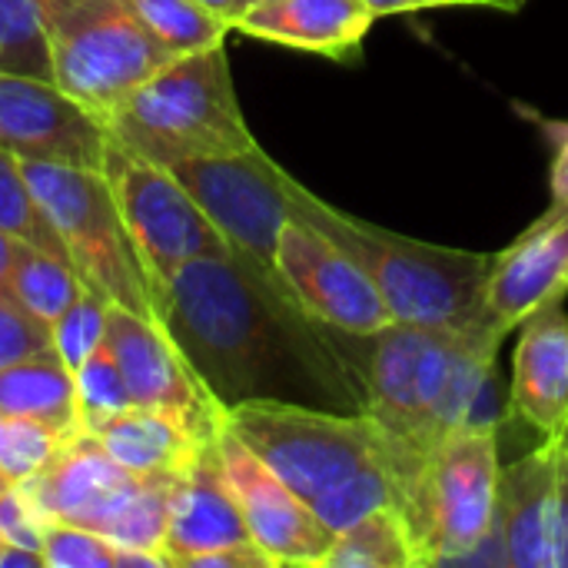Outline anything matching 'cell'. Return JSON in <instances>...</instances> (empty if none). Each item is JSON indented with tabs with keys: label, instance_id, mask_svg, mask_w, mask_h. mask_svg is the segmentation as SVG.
Masks as SVG:
<instances>
[{
	"label": "cell",
	"instance_id": "1",
	"mask_svg": "<svg viewBox=\"0 0 568 568\" xmlns=\"http://www.w3.org/2000/svg\"><path fill=\"white\" fill-rule=\"evenodd\" d=\"M160 323L223 409L250 399L366 413V393L329 326L246 263L200 256L173 273Z\"/></svg>",
	"mask_w": 568,
	"mask_h": 568
},
{
	"label": "cell",
	"instance_id": "2",
	"mask_svg": "<svg viewBox=\"0 0 568 568\" xmlns=\"http://www.w3.org/2000/svg\"><path fill=\"white\" fill-rule=\"evenodd\" d=\"M329 333L363 383L366 413L383 433L386 466L403 499L436 446L456 433L453 369L463 333L413 323H393L366 336Z\"/></svg>",
	"mask_w": 568,
	"mask_h": 568
},
{
	"label": "cell",
	"instance_id": "3",
	"mask_svg": "<svg viewBox=\"0 0 568 568\" xmlns=\"http://www.w3.org/2000/svg\"><path fill=\"white\" fill-rule=\"evenodd\" d=\"M283 190L290 200V216L310 223L346 256H353L379 286L396 323L463 333L479 320L496 253L399 236L329 206L290 173H283Z\"/></svg>",
	"mask_w": 568,
	"mask_h": 568
},
{
	"label": "cell",
	"instance_id": "4",
	"mask_svg": "<svg viewBox=\"0 0 568 568\" xmlns=\"http://www.w3.org/2000/svg\"><path fill=\"white\" fill-rule=\"evenodd\" d=\"M106 126L110 136L160 166L260 146L243 120L223 43L170 60L130 93Z\"/></svg>",
	"mask_w": 568,
	"mask_h": 568
},
{
	"label": "cell",
	"instance_id": "5",
	"mask_svg": "<svg viewBox=\"0 0 568 568\" xmlns=\"http://www.w3.org/2000/svg\"><path fill=\"white\" fill-rule=\"evenodd\" d=\"M176 483L180 473L136 476L123 469L93 433H77L30 479L13 486L47 523L83 526L116 546L163 552Z\"/></svg>",
	"mask_w": 568,
	"mask_h": 568
},
{
	"label": "cell",
	"instance_id": "6",
	"mask_svg": "<svg viewBox=\"0 0 568 568\" xmlns=\"http://www.w3.org/2000/svg\"><path fill=\"white\" fill-rule=\"evenodd\" d=\"M20 170L40 210L53 223L80 283L110 306L160 320L153 283L103 170H77L37 160H20Z\"/></svg>",
	"mask_w": 568,
	"mask_h": 568
},
{
	"label": "cell",
	"instance_id": "7",
	"mask_svg": "<svg viewBox=\"0 0 568 568\" xmlns=\"http://www.w3.org/2000/svg\"><path fill=\"white\" fill-rule=\"evenodd\" d=\"M53 83L103 123L156 70L176 60L126 0H40Z\"/></svg>",
	"mask_w": 568,
	"mask_h": 568
},
{
	"label": "cell",
	"instance_id": "8",
	"mask_svg": "<svg viewBox=\"0 0 568 568\" xmlns=\"http://www.w3.org/2000/svg\"><path fill=\"white\" fill-rule=\"evenodd\" d=\"M226 426L310 506L369 463H386V443L369 413L250 399L226 409Z\"/></svg>",
	"mask_w": 568,
	"mask_h": 568
},
{
	"label": "cell",
	"instance_id": "9",
	"mask_svg": "<svg viewBox=\"0 0 568 568\" xmlns=\"http://www.w3.org/2000/svg\"><path fill=\"white\" fill-rule=\"evenodd\" d=\"M499 429L466 426L436 446L413 489L399 499L419 568H453L493 532L499 519Z\"/></svg>",
	"mask_w": 568,
	"mask_h": 568
},
{
	"label": "cell",
	"instance_id": "10",
	"mask_svg": "<svg viewBox=\"0 0 568 568\" xmlns=\"http://www.w3.org/2000/svg\"><path fill=\"white\" fill-rule=\"evenodd\" d=\"M103 176L116 196V206L130 226L136 253L153 283L156 313H160V296L180 266L200 256L233 253L226 236L183 190V183L166 166L140 156L116 136H110L106 143Z\"/></svg>",
	"mask_w": 568,
	"mask_h": 568
},
{
	"label": "cell",
	"instance_id": "11",
	"mask_svg": "<svg viewBox=\"0 0 568 568\" xmlns=\"http://www.w3.org/2000/svg\"><path fill=\"white\" fill-rule=\"evenodd\" d=\"M166 170L226 236L233 256L293 300L276 266V240L290 220V200L283 190L286 170L266 156L263 146L230 156H186L173 160Z\"/></svg>",
	"mask_w": 568,
	"mask_h": 568
},
{
	"label": "cell",
	"instance_id": "12",
	"mask_svg": "<svg viewBox=\"0 0 568 568\" xmlns=\"http://www.w3.org/2000/svg\"><path fill=\"white\" fill-rule=\"evenodd\" d=\"M106 343L123 369L133 406L170 416L200 443L220 436L226 409L203 386V379L186 363V356L160 320L110 306Z\"/></svg>",
	"mask_w": 568,
	"mask_h": 568
},
{
	"label": "cell",
	"instance_id": "13",
	"mask_svg": "<svg viewBox=\"0 0 568 568\" xmlns=\"http://www.w3.org/2000/svg\"><path fill=\"white\" fill-rule=\"evenodd\" d=\"M276 266L293 300L339 333H379L396 323L369 273L303 220H286L276 240Z\"/></svg>",
	"mask_w": 568,
	"mask_h": 568
},
{
	"label": "cell",
	"instance_id": "14",
	"mask_svg": "<svg viewBox=\"0 0 568 568\" xmlns=\"http://www.w3.org/2000/svg\"><path fill=\"white\" fill-rule=\"evenodd\" d=\"M499 529L509 568H568L566 439H546L503 466Z\"/></svg>",
	"mask_w": 568,
	"mask_h": 568
},
{
	"label": "cell",
	"instance_id": "15",
	"mask_svg": "<svg viewBox=\"0 0 568 568\" xmlns=\"http://www.w3.org/2000/svg\"><path fill=\"white\" fill-rule=\"evenodd\" d=\"M110 126L50 80L0 73V150L17 160L103 170Z\"/></svg>",
	"mask_w": 568,
	"mask_h": 568
},
{
	"label": "cell",
	"instance_id": "16",
	"mask_svg": "<svg viewBox=\"0 0 568 568\" xmlns=\"http://www.w3.org/2000/svg\"><path fill=\"white\" fill-rule=\"evenodd\" d=\"M220 456L253 542L276 566L323 568L336 532L316 519L313 506L300 499L226 423L220 433Z\"/></svg>",
	"mask_w": 568,
	"mask_h": 568
},
{
	"label": "cell",
	"instance_id": "17",
	"mask_svg": "<svg viewBox=\"0 0 568 568\" xmlns=\"http://www.w3.org/2000/svg\"><path fill=\"white\" fill-rule=\"evenodd\" d=\"M559 296H568V206L552 203L516 243L493 256L483 310L469 329L503 346L523 320Z\"/></svg>",
	"mask_w": 568,
	"mask_h": 568
},
{
	"label": "cell",
	"instance_id": "18",
	"mask_svg": "<svg viewBox=\"0 0 568 568\" xmlns=\"http://www.w3.org/2000/svg\"><path fill=\"white\" fill-rule=\"evenodd\" d=\"M566 296L542 303L519 323L513 356L509 416L523 419L539 443L568 436V313Z\"/></svg>",
	"mask_w": 568,
	"mask_h": 568
},
{
	"label": "cell",
	"instance_id": "19",
	"mask_svg": "<svg viewBox=\"0 0 568 568\" xmlns=\"http://www.w3.org/2000/svg\"><path fill=\"white\" fill-rule=\"evenodd\" d=\"M243 542H253V536L230 489L220 456V436H216L206 439L180 473L163 552L170 559V568H186L190 559L203 552L243 546Z\"/></svg>",
	"mask_w": 568,
	"mask_h": 568
},
{
	"label": "cell",
	"instance_id": "20",
	"mask_svg": "<svg viewBox=\"0 0 568 568\" xmlns=\"http://www.w3.org/2000/svg\"><path fill=\"white\" fill-rule=\"evenodd\" d=\"M376 20L379 17L366 0H256L233 30L353 63L359 60L363 40Z\"/></svg>",
	"mask_w": 568,
	"mask_h": 568
},
{
	"label": "cell",
	"instance_id": "21",
	"mask_svg": "<svg viewBox=\"0 0 568 568\" xmlns=\"http://www.w3.org/2000/svg\"><path fill=\"white\" fill-rule=\"evenodd\" d=\"M0 416L37 419L60 436L83 433L77 413V379L57 353H43L0 369Z\"/></svg>",
	"mask_w": 568,
	"mask_h": 568
},
{
	"label": "cell",
	"instance_id": "22",
	"mask_svg": "<svg viewBox=\"0 0 568 568\" xmlns=\"http://www.w3.org/2000/svg\"><path fill=\"white\" fill-rule=\"evenodd\" d=\"M106 453L136 476H156V473H183L193 453L206 443L193 439L183 426H176L170 416L130 406L126 413L113 416L93 433ZM216 439V436H213Z\"/></svg>",
	"mask_w": 568,
	"mask_h": 568
},
{
	"label": "cell",
	"instance_id": "23",
	"mask_svg": "<svg viewBox=\"0 0 568 568\" xmlns=\"http://www.w3.org/2000/svg\"><path fill=\"white\" fill-rule=\"evenodd\" d=\"M323 568H419V552L399 506H383L339 532Z\"/></svg>",
	"mask_w": 568,
	"mask_h": 568
},
{
	"label": "cell",
	"instance_id": "24",
	"mask_svg": "<svg viewBox=\"0 0 568 568\" xmlns=\"http://www.w3.org/2000/svg\"><path fill=\"white\" fill-rule=\"evenodd\" d=\"M7 293L23 310H30L37 320L53 326L77 303V296L83 293V283H80V276L73 273V266L67 260L20 243L17 260L10 266Z\"/></svg>",
	"mask_w": 568,
	"mask_h": 568
},
{
	"label": "cell",
	"instance_id": "25",
	"mask_svg": "<svg viewBox=\"0 0 568 568\" xmlns=\"http://www.w3.org/2000/svg\"><path fill=\"white\" fill-rule=\"evenodd\" d=\"M136 20L173 53H196L226 40L233 23L200 0H126Z\"/></svg>",
	"mask_w": 568,
	"mask_h": 568
},
{
	"label": "cell",
	"instance_id": "26",
	"mask_svg": "<svg viewBox=\"0 0 568 568\" xmlns=\"http://www.w3.org/2000/svg\"><path fill=\"white\" fill-rule=\"evenodd\" d=\"M0 73L53 83L40 0H0Z\"/></svg>",
	"mask_w": 568,
	"mask_h": 568
},
{
	"label": "cell",
	"instance_id": "27",
	"mask_svg": "<svg viewBox=\"0 0 568 568\" xmlns=\"http://www.w3.org/2000/svg\"><path fill=\"white\" fill-rule=\"evenodd\" d=\"M396 503H399V489H396L389 466L369 463L366 469L353 473L349 479H343L339 486L323 493L313 503V513L329 532L339 536L349 526H356L359 519H366L369 513H376L383 506H396Z\"/></svg>",
	"mask_w": 568,
	"mask_h": 568
},
{
	"label": "cell",
	"instance_id": "28",
	"mask_svg": "<svg viewBox=\"0 0 568 568\" xmlns=\"http://www.w3.org/2000/svg\"><path fill=\"white\" fill-rule=\"evenodd\" d=\"M0 230L10 233L13 240L33 246V250H43L50 256L67 260L53 223L40 210V203H37L23 170H20V160L10 156L7 150H0Z\"/></svg>",
	"mask_w": 568,
	"mask_h": 568
},
{
	"label": "cell",
	"instance_id": "29",
	"mask_svg": "<svg viewBox=\"0 0 568 568\" xmlns=\"http://www.w3.org/2000/svg\"><path fill=\"white\" fill-rule=\"evenodd\" d=\"M73 379H77V413L83 433H97L103 423H110L113 416L133 406L123 369L106 339L87 356V363L73 373Z\"/></svg>",
	"mask_w": 568,
	"mask_h": 568
},
{
	"label": "cell",
	"instance_id": "30",
	"mask_svg": "<svg viewBox=\"0 0 568 568\" xmlns=\"http://www.w3.org/2000/svg\"><path fill=\"white\" fill-rule=\"evenodd\" d=\"M63 443H67V436H60L57 429H50L37 419L0 416V476L7 483L30 479Z\"/></svg>",
	"mask_w": 568,
	"mask_h": 568
},
{
	"label": "cell",
	"instance_id": "31",
	"mask_svg": "<svg viewBox=\"0 0 568 568\" xmlns=\"http://www.w3.org/2000/svg\"><path fill=\"white\" fill-rule=\"evenodd\" d=\"M106 313H110V303L83 286L77 303L50 326L53 353L63 359L70 373H77L87 363V356L106 339Z\"/></svg>",
	"mask_w": 568,
	"mask_h": 568
},
{
	"label": "cell",
	"instance_id": "32",
	"mask_svg": "<svg viewBox=\"0 0 568 568\" xmlns=\"http://www.w3.org/2000/svg\"><path fill=\"white\" fill-rule=\"evenodd\" d=\"M40 556L47 568H120V546L113 539L67 523H47Z\"/></svg>",
	"mask_w": 568,
	"mask_h": 568
},
{
	"label": "cell",
	"instance_id": "33",
	"mask_svg": "<svg viewBox=\"0 0 568 568\" xmlns=\"http://www.w3.org/2000/svg\"><path fill=\"white\" fill-rule=\"evenodd\" d=\"M43 353H53L50 326L23 310L10 293H0V369Z\"/></svg>",
	"mask_w": 568,
	"mask_h": 568
},
{
	"label": "cell",
	"instance_id": "34",
	"mask_svg": "<svg viewBox=\"0 0 568 568\" xmlns=\"http://www.w3.org/2000/svg\"><path fill=\"white\" fill-rule=\"evenodd\" d=\"M43 529H47V519H43V513L23 496V489L13 486V483L3 486V489H0V539L40 552V546H43Z\"/></svg>",
	"mask_w": 568,
	"mask_h": 568
},
{
	"label": "cell",
	"instance_id": "35",
	"mask_svg": "<svg viewBox=\"0 0 568 568\" xmlns=\"http://www.w3.org/2000/svg\"><path fill=\"white\" fill-rule=\"evenodd\" d=\"M536 126L539 133L552 143V203L568 206V120L559 116H542L529 106H519Z\"/></svg>",
	"mask_w": 568,
	"mask_h": 568
},
{
	"label": "cell",
	"instance_id": "36",
	"mask_svg": "<svg viewBox=\"0 0 568 568\" xmlns=\"http://www.w3.org/2000/svg\"><path fill=\"white\" fill-rule=\"evenodd\" d=\"M376 17H396V13H419L436 7H493L503 13H516L526 7V0H366Z\"/></svg>",
	"mask_w": 568,
	"mask_h": 568
},
{
	"label": "cell",
	"instance_id": "37",
	"mask_svg": "<svg viewBox=\"0 0 568 568\" xmlns=\"http://www.w3.org/2000/svg\"><path fill=\"white\" fill-rule=\"evenodd\" d=\"M186 568H276V562L256 542H243V546L203 552V556L190 559Z\"/></svg>",
	"mask_w": 568,
	"mask_h": 568
},
{
	"label": "cell",
	"instance_id": "38",
	"mask_svg": "<svg viewBox=\"0 0 568 568\" xmlns=\"http://www.w3.org/2000/svg\"><path fill=\"white\" fill-rule=\"evenodd\" d=\"M17 566V568H47L43 566V556L33 552V549H23L17 542H7L0 539V568Z\"/></svg>",
	"mask_w": 568,
	"mask_h": 568
},
{
	"label": "cell",
	"instance_id": "39",
	"mask_svg": "<svg viewBox=\"0 0 568 568\" xmlns=\"http://www.w3.org/2000/svg\"><path fill=\"white\" fill-rule=\"evenodd\" d=\"M17 250H20V240H13L10 233L0 230V293H7L10 266H13V260H17Z\"/></svg>",
	"mask_w": 568,
	"mask_h": 568
},
{
	"label": "cell",
	"instance_id": "40",
	"mask_svg": "<svg viewBox=\"0 0 568 568\" xmlns=\"http://www.w3.org/2000/svg\"><path fill=\"white\" fill-rule=\"evenodd\" d=\"M203 7H210L213 13H220V17H226L230 23H236L256 0H200Z\"/></svg>",
	"mask_w": 568,
	"mask_h": 568
},
{
	"label": "cell",
	"instance_id": "41",
	"mask_svg": "<svg viewBox=\"0 0 568 568\" xmlns=\"http://www.w3.org/2000/svg\"><path fill=\"white\" fill-rule=\"evenodd\" d=\"M3 486H10V483H7V479H3V476H0V489H3Z\"/></svg>",
	"mask_w": 568,
	"mask_h": 568
},
{
	"label": "cell",
	"instance_id": "42",
	"mask_svg": "<svg viewBox=\"0 0 568 568\" xmlns=\"http://www.w3.org/2000/svg\"><path fill=\"white\" fill-rule=\"evenodd\" d=\"M566 443H568V436H566Z\"/></svg>",
	"mask_w": 568,
	"mask_h": 568
}]
</instances>
